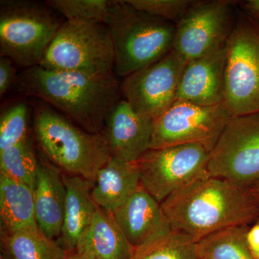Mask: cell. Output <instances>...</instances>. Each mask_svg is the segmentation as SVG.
Masks as SVG:
<instances>
[{
	"label": "cell",
	"instance_id": "1",
	"mask_svg": "<svg viewBox=\"0 0 259 259\" xmlns=\"http://www.w3.org/2000/svg\"><path fill=\"white\" fill-rule=\"evenodd\" d=\"M14 90L47 103L80 127L101 134L120 100L121 82L115 74L95 76L32 66L19 73Z\"/></svg>",
	"mask_w": 259,
	"mask_h": 259
},
{
	"label": "cell",
	"instance_id": "2",
	"mask_svg": "<svg viewBox=\"0 0 259 259\" xmlns=\"http://www.w3.org/2000/svg\"><path fill=\"white\" fill-rule=\"evenodd\" d=\"M172 228L196 242L234 226H248L259 217V205L248 189L208 173L162 202Z\"/></svg>",
	"mask_w": 259,
	"mask_h": 259
},
{
	"label": "cell",
	"instance_id": "3",
	"mask_svg": "<svg viewBox=\"0 0 259 259\" xmlns=\"http://www.w3.org/2000/svg\"><path fill=\"white\" fill-rule=\"evenodd\" d=\"M32 106L35 140L46 156L66 175L95 181L110 158L105 133L91 134L45 102Z\"/></svg>",
	"mask_w": 259,
	"mask_h": 259
},
{
	"label": "cell",
	"instance_id": "4",
	"mask_svg": "<svg viewBox=\"0 0 259 259\" xmlns=\"http://www.w3.org/2000/svg\"><path fill=\"white\" fill-rule=\"evenodd\" d=\"M115 51V74L125 78L163 57L173 49L175 24L112 0L107 24Z\"/></svg>",
	"mask_w": 259,
	"mask_h": 259
},
{
	"label": "cell",
	"instance_id": "5",
	"mask_svg": "<svg viewBox=\"0 0 259 259\" xmlns=\"http://www.w3.org/2000/svg\"><path fill=\"white\" fill-rule=\"evenodd\" d=\"M47 3L0 1V55L28 69L40 65L64 21Z\"/></svg>",
	"mask_w": 259,
	"mask_h": 259
},
{
	"label": "cell",
	"instance_id": "6",
	"mask_svg": "<svg viewBox=\"0 0 259 259\" xmlns=\"http://www.w3.org/2000/svg\"><path fill=\"white\" fill-rule=\"evenodd\" d=\"M226 49L223 105L233 117L259 112V22L239 8Z\"/></svg>",
	"mask_w": 259,
	"mask_h": 259
},
{
	"label": "cell",
	"instance_id": "7",
	"mask_svg": "<svg viewBox=\"0 0 259 259\" xmlns=\"http://www.w3.org/2000/svg\"><path fill=\"white\" fill-rule=\"evenodd\" d=\"M38 66L95 76L115 74V51L108 27L64 20Z\"/></svg>",
	"mask_w": 259,
	"mask_h": 259
},
{
	"label": "cell",
	"instance_id": "8",
	"mask_svg": "<svg viewBox=\"0 0 259 259\" xmlns=\"http://www.w3.org/2000/svg\"><path fill=\"white\" fill-rule=\"evenodd\" d=\"M207 170L243 188L259 180V112L231 117L209 153Z\"/></svg>",
	"mask_w": 259,
	"mask_h": 259
},
{
	"label": "cell",
	"instance_id": "9",
	"mask_svg": "<svg viewBox=\"0 0 259 259\" xmlns=\"http://www.w3.org/2000/svg\"><path fill=\"white\" fill-rule=\"evenodd\" d=\"M232 117L223 104L202 106L176 100L153 120L151 149L197 144L210 152Z\"/></svg>",
	"mask_w": 259,
	"mask_h": 259
},
{
	"label": "cell",
	"instance_id": "10",
	"mask_svg": "<svg viewBox=\"0 0 259 259\" xmlns=\"http://www.w3.org/2000/svg\"><path fill=\"white\" fill-rule=\"evenodd\" d=\"M209 151L197 144L148 150L136 162L140 182L159 203L207 173Z\"/></svg>",
	"mask_w": 259,
	"mask_h": 259
},
{
	"label": "cell",
	"instance_id": "11",
	"mask_svg": "<svg viewBox=\"0 0 259 259\" xmlns=\"http://www.w3.org/2000/svg\"><path fill=\"white\" fill-rule=\"evenodd\" d=\"M236 2L195 1L177 24L173 49L187 61L226 47L234 28Z\"/></svg>",
	"mask_w": 259,
	"mask_h": 259
},
{
	"label": "cell",
	"instance_id": "12",
	"mask_svg": "<svg viewBox=\"0 0 259 259\" xmlns=\"http://www.w3.org/2000/svg\"><path fill=\"white\" fill-rule=\"evenodd\" d=\"M187 63L172 49L159 60L123 78L122 99L137 113L154 120L176 101Z\"/></svg>",
	"mask_w": 259,
	"mask_h": 259
},
{
	"label": "cell",
	"instance_id": "13",
	"mask_svg": "<svg viewBox=\"0 0 259 259\" xmlns=\"http://www.w3.org/2000/svg\"><path fill=\"white\" fill-rule=\"evenodd\" d=\"M153 120L137 113L120 99L105 122V133L110 157L136 163L151 149Z\"/></svg>",
	"mask_w": 259,
	"mask_h": 259
},
{
	"label": "cell",
	"instance_id": "14",
	"mask_svg": "<svg viewBox=\"0 0 259 259\" xmlns=\"http://www.w3.org/2000/svg\"><path fill=\"white\" fill-rule=\"evenodd\" d=\"M227 49L188 61L179 87L177 100L202 106L223 104L225 100Z\"/></svg>",
	"mask_w": 259,
	"mask_h": 259
},
{
	"label": "cell",
	"instance_id": "15",
	"mask_svg": "<svg viewBox=\"0 0 259 259\" xmlns=\"http://www.w3.org/2000/svg\"><path fill=\"white\" fill-rule=\"evenodd\" d=\"M112 213L117 225L135 248L172 229L161 203L141 185L125 204Z\"/></svg>",
	"mask_w": 259,
	"mask_h": 259
},
{
	"label": "cell",
	"instance_id": "16",
	"mask_svg": "<svg viewBox=\"0 0 259 259\" xmlns=\"http://www.w3.org/2000/svg\"><path fill=\"white\" fill-rule=\"evenodd\" d=\"M33 191L37 226L51 239L60 236L66 190L63 175L58 168L40 158L36 185Z\"/></svg>",
	"mask_w": 259,
	"mask_h": 259
},
{
	"label": "cell",
	"instance_id": "17",
	"mask_svg": "<svg viewBox=\"0 0 259 259\" xmlns=\"http://www.w3.org/2000/svg\"><path fill=\"white\" fill-rule=\"evenodd\" d=\"M135 250L113 213L97 205L91 224L83 232L74 252L92 259H131Z\"/></svg>",
	"mask_w": 259,
	"mask_h": 259
},
{
	"label": "cell",
	"instance_id": "18",
	"mask_svg": "<svg viewBox=\"0 0 259 259\" xmlns=\"http://www.w3.org/2000/svg\"><path fill=\"white\" fill-rule=\"evenodd\" d=\"M63 179L66 197L60 245L68 252H74L96 212L97 204L92 197L94 182L69 175H63Z\"/></svg>",
	"mask_w": 259,
	"mask_h": 259
},
{
	"label": "cell",
	"instance_id": "19",
	"mask_svg": "<svg viewBox=\"0 0 259 259\" xmlns=\"http://www.w3.org/2000/svg\"><path fill=\"white\" fill-rule=\"evenodd\" d=\"M140 185L136 163L110 157L97 173L92 197L98 207L114 212L125 204Z\"/></svg>",
	"mask_w": 259,
	"mask_h": 259
},
{
	"label": "cell",
	"instance_id": "20",
	"mask_svg": "<svg viewBox=\"0 0 259 259\" xmlns=\"http://www.w3.org/2000/svg\"><path fill=\"white\" fill-rule=\"evenodd\" d=\"M0 216L5 234L37 226L34 191L0 174Z\"/></svg>",
	"mask_w": 259,
	"mask_h": 259
},
{
	"label": "cell",
	"instance_id": "21",
	"mask_svg": "<svg viewBox=\"0 0 259 259\" xmlns=\"http://www.w3.org/2000/svg\"><path fill=\"white\" fill-rule=\"evenodd\" d=\"M10 259H67L69 252L42 233L38 226L3 236Z\"/></svg>",
	"mask_w": 259,
	"mask_h": 259
},
{
	"label": "cell",
	"instance_id": "22",
	"mask_svg": "<svg viewBox=\"0 0 259 259\" xmlns=\"http://www.w3.org/2000/svg\"><path fill=\"white\" fill-rule=\"evenodd\" d=\"M248 226H234L197 242L199 259H255L247 243Z\"/></svg>",
	"mask_w": 259,
	"mask_h": 259
},
{
	"label": "cell",
	"instance_id": "23",
	"mask_svg": "<svg viewBox=\"0 0 259 259\" xmlns=\"http://www.w3.org/2000/svg\"><path fill=\"white\" fill-rule=\"evenodd\" d=\"M40 158L30 136L0 152V174L23 183L34 190Z\"/></svg>",
	"mask_w": 259,
	"mask_h": 259
},
{
	"label": "cell",
	"instance_id": "24",
	"mask_svg": "<svg viewBox=\"0 0 259 259\" xmlns=\"http://www.w3.org/2000/svg\"><path fill=\"white\" fill-rule=\"evenodd\" d=\"M131 259H199L197 243L192 237L172 229L135 250Z\"/></svg>",
	"mask_w": 259,
	"mask_h": 259
},
{
	"label": "cell",
	"instance_id": "25",
	"mask_svg": "<svg viewBox=\"0 0 259 259\" xmlns=\"http://www.w3.org/2000/svg\"><path fill=\"white\" fill-rule=\"evenodd\" d=\"M49 7L75 24H104L110 18L112 1L108 0H48Z\"/></svg>",
	"mask_w": 259,
	"mask_h": 259
},
{
	"label": "cell",
	"instance_id": "26",
	"mask_svg": "<svg viewBox=\"0 0 259 259\" xmlns=\"http://www.w3.org/2000/svg\"><path fill=\"white\" fill-rule=\"evenodd\" d=\"M30 106L25 100L13 102L0 115V152L28 139Z\"/></svg>",
	"mask_w": 259,
	"mask_h": 259
},
{
	"label": "cell",
	"instance_id": "27",
	"mask_svg": "<svg viewBox=\"0 0 259 259\" xmlns=\"http://www.w3.org/2000/svg\"><path fill=\"white\" fill-rule=\"evenodd\" d=\"M134 9L177 25L195 1L193 0H126Z\"/></svg>",
	"mask_w": 259,
	"mask_h": 259
},
{
	"label": "cell",
	"instance_id": "28",
	"mask_svg": "<svg viewBox=\"0 0 259 259\" xmlns=\"http://www.w3.org/2000/svg\"><path fill=\"white\" fill-rule=\"evenodd\" d=\"M16 65L9 58L0 56V97L3 98L16 82Z\"/></svg>",
	"mask_w": 259,
	"mask_h": 259
},
{
	"label": "cell",
	"instance_id": "29",
	"mask_svg": "<svg viewBox=\"0 0 259 259\" xmlns=\"http://www.w3.org/2000/svg\"><path fill=\"white\" fill-rule=\"evenodd\" d=\"M246 239L252 255L255 259H259V223L248 230Z\"/></svg>",
	"mask_w": 259,
	"mask_h": 259
},
{
	"label": "cell",
	"instance_id": "30",
	"mask_svg": "<svg viewBox=\"0 0 259 259\" xmlns=\"http://www.w3.org/2000/svg\"><path fill=\"white\" fill-rule=\"evenodd\" d=\"M239 9L259 22V0H248L238 3Z\"/></svg>",
	"mask_w": 259,
	"mask_h": 259
},
{
	"label": "cell",
	"instance_id": "31",
	"mask_svg": "<svg viewBox=\"0 0 259 259\" xmlns=\"http://www.w3.org/2000/svg\"><path fill=\"white\" fill-rule=\"evenodd\" d=\"M248 190L259 205V180L256 181L253 185L250 186Z\"/></svg>",
	"mask_w": 259,
	"mask_h": 259
},
{
	"label": "cell",
	"instance_id": "32",
	"mask_svg": "<svg viewBox=\"0 0 259 259\" xmlns=\"http://www.w3.org/2000/svg\"><path fill=\"white\" fill-rule=\"evenodd\" d=\"M67 259H92L89 257L85 256V255L79 254L76 252H69Z\"/></svg>",
	"mask_w": 259,
	"mask_h": 259
},
{
	"label": "cell",
	"instance_id": "33",
	"mask_svg": "<svg viewBox=\"0 0 259 259\" xmlns=\"http://www.w3.org/2000/svg\"><path fill=\"white\" fill-rule=\"evenodd\" d=\"M1 259H5L4 257L3 256V255H1Z\"/></svg>",
	"mask_w": 259,
	"mask_h": 259
}]
</instances>
